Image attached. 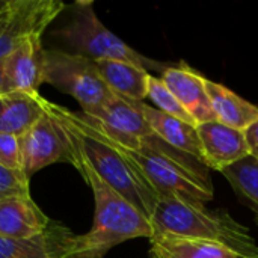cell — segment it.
I'll return each instance as SVG.
<instances>
[{"label": "cell", "mask_w": 258, "mask_h": 258, "mask_svg": "<svg viewBox=\"0 0 258 258\" xmlns=\"http://www.w3.org/2000/svg\"><path fill=\"white\" fill-rule=\"evenodd\" d=\"M82 116L103 136L125 148L135 150L141 145L142 139L154 136L139 107V101L116 94H113L104 106L92 115L82 113Z\"/></svg>", "instance_id": "obj_9"}, {"label": "cell", "mask_w": 258, "mask_h": 258, "mask_svg": "<svg viewBox=\"0 0 258 258\" xmlns=\"http://www.w3.org/2000/svg\"><path fill=\"white\" fill-rule=\"evenodd\" d=\"M42 83L71 95L85 115L101 109L113 95L103 82L97 62L59 48H44Z\"/></svg>", "instance_id": "obj_6"}, {"label": "cell", "mask_w": 258, "mask_h": 258, "mask_svg": "<svg viewBox=\"0 0 258 258\" xmlns=\"http://www.w3.org/2000/svg\"><path fill=\"white\" fill-rule=\"evenodd\" d=\"M29 177L23 171H15L0 163V201L9 198H30Z\"/></svg>", "instance_id": "obj_22"}, {"label": "cell", "mask_w": 258, "mask_h": 258, "mask_svg": "<svg viewBox=\"0 0 258 258\" xmlns=\"http://www.w3.org/2000/svg\"><path fill=\"white\" fill-rule=\"evenodd\" d=\"M154 234L204 240L230 249L237 258H258V243L248 227L225 210H210L172 197H159L150 216Z\"/></svg>", "instance_id": "obj_4"}, {"label": "cell", "mask_w": 258, "mask_h": 258, "mask_svg": "<svg viewBox=\"0 0 258 258\" xmlns=\"http://www.w3.org/2000/svg\"><path fill=\"white\" fill-rule=\"evenodd\" d=\"M147 98H150L154 103L157 110H160V112H163V113H166L169 116H174L177 119H181V121L197 127V124L192 119V116L186 112V109L175 98V95L168 89V86L162 82L160 77H156L153 74L150 76Z\"/></svg>", "instance_id": "obj_21"}, {"label": "cell", "mask_w": 258, "mask_h": 258, "mask_svg": "<svg viewBox=\"0 0 258 258\" xmlns=\"http://www.w3.org/2000/svg\"><path fill=\"white\" fill-rule=\"evenodd\" d=\"M63 8L59 0H5L0 8V62L27 38L42 35Z\"/></svg>", "instance_id": "obj_7"}, {"label": "cell", "mask_w": 258, "mask_h": 258, "mask_svg": "<svg viewBox=\"0 0 258 258\" xmlns=\"http://www.w3.org/2000/svg\"><path fill=\"white\" fill-rule=\"evenodd\" d=\"M20 148L23 172L29 178L53 163L74 165V150L70 136L47 107L39 119L20 138Z\"/></svg>", "instance_id": "obj_8"}, {"label": "cell", "mask_w": 258, "mask_h": 258, "mask_svg": "<svg viewBox=\"0 0 258 258\" xmlns=\"http://www.w3.org/2000/svg\"><path fill=\"white\" fill-rule=\"evenodd\" d=\"M41 36L35 35L27 38L3 60L6 92L39 94L44 54Z\"/></svg>", "instance_id": "obj_12"}, {"label": "cell", "mask_w": 258, "mask_h": 258, "mask_svg": "<svg viewBox=\"0 0 258 258\" xmlns=\"http://www.w3.org/2000/svg\"><path fill=\"white\" fill-rule=\"evenodd\" d=\"M95 132L101 135L98 130ZM103 138L107 139L106 136ZM107 141L139 166L159 197H172L195 206H206V203L213 200V184L209 177L210 169L201 160L169 147L156 135L142 139L141 145L135 150L125 148L110 139Z\"/></svg>", "instance_id": "obj_3"}, {"label": "cell", "mask_w": 258, "mask_h": 258, "mask_svg": "<svg viewBox=\"0 0 258 258\" xmlns=\"http://www.w3.org/2000/svg\"><path fill=\"white\" fill-rule=\"evenodd\" d=\"M0 94H6V89H5V71H3V62H0Z\"/></svg>", "instance_id": "obj_25"}, {"label": "cell", "mask_w": 258, "mask_h": 258, "mask_svg": "<svg viewBox=\"0 0 258 258\" xmlns=\"http://www.w3.org/2000/svg\"><path fill=\"white\" fill-rule=\"evenodd\" d=\"M151 258H237L230 249L172 234H153L150 239Z\"/></svg>", "instance_id": "obj_19"}, {"label": "cell", "mask_w": 258, "mask_h": 258, "mask_svg": "<svg viewBox=\"0 0 258 258\" xmlns=\"http://www.w3.org/2000/svg\"><path fill=\"white\" fill-rule=\"evenodd\" d=\"M73 12L67 24L56 32V35L70 48V53L88 57L94 62L98 60H121L151 71L163 73L169 63L150 59L121 38L110 32L94 11V2L80 0L71 6Z\"/></svg>", "instance_id": "obj_5"}, {"label": "cell", "mask_w": 258, "mask_h": 258, "mask_svg": "<svg viewBox=\"0 0 258 258\" xmlns=\"http://www.w3.org/2000/svg\"><path fill=\"white\" fill-rule=\"evenodd\" d=\"M71 145L74 150L73 166L91 187L95 212L94 224L88 233L80 236L71 234L67 258H103L109 249L130 239H151L154 231L150 219L104 183L79 153L76 145L73 142Z\"/></svg>", "instance_id": "obj_1"}, {"label": "cell", "mask_w": 258, "mask_h": 258, "mask_svg": "<svg viewBox=\"0 0 258 258\" xmlns=\"http://www.w3.org/2000/svg\"><path fill=\"white\" fill-rule=\"evenodd\" d=\"M0 163L9 169L23 171L20 138L8 133H0Z\"/></svg>", "instance_id": "obj_23"}, {"label": "cell", "mask_w": 258, "mask_h": 258, "mask_svg": "<svg viewBox=\"0 0 258 258\" xmlns=\"http://www.w3.org/2000/svg\"><path fill=\"white\" fill-rule=\"evenodd\" d=\"M51 221L32 198H9L0 201V237L29 239L44 234Z\"/></svg>", "instance_id": "obj_13"}, {"label": "cell", "mask_w": 258, "mask_h": 258, "mask_svg": "<svg viewBox=\"0 0 258 258\" xmlns=\"http://www.w3.org/2000/svg\"><path fill=\"white\" fill-rule=\"evenodd\" d=\"M203 160L209 169L224 171L249 156V148L242 130L224 125L219 121H210L197 125Z\"/></svg>", "instance_id": "obj_10"}, {"label": "cell", "mask_w": 258, "mask_h": 258, "mask_svg": "<svg viewBox=\"0 0 258 258\" xmlns=\"http://www.w3.org/2000/svg\"><path fill=\"white\" fill-rule=\"evenodd\" d=\"M160 79L192 116L197 125L216 121L207 97L204 76L181 60L178 63L169 65L162 73Z\"/></svg>", "instance_id": "obj_11"}, {"label": "cell", "mask_w": 258, "mask_h": 258, "mask_svg": "<svg viewBox=\"0 0 258 258\" xmlns=\"http://www.w3.org/2000/svg\"><path fill=\"white\" fill-rule=\"evenodd\" d=\"M243 133H245V139L249 148V156H252L258 160V119L254 121L246 130H243Z\"/></svg>", "instance_id": "obj_24"}, {"label": "cell", "mask_w": 258, "mask_h": 258, "mask_svg": "<svg viewBox=\"0 0 258 258\" xmlns=\"http://www.w3.org/2000/svg\"><path fill=\"white\" fill-rule=\"evenodd\" d=\"M45 107L65 127L71 142L97 175L150 219L159 195L139 166L125 153L98 135L82 113L71 112L48 100Z\"/></svg>", "instance_id": "obj_2"}, {"label": "cell", "mask_w": 258, "mask_h": 258, "mask_svg": "<svg viewBox=\"0 0 258 258\" xmlns=\"http://www.w3.org/2000/svg\"><path fill=\"white\" fill-rule=\"evenodd\" d=\"M139 107H141L148 125L151 127L153 133L160 141H163L169 147H172L181 153H186L204 163L197 127H194L181 119H177L174 116H169V115L157 110L156 107L145 104L144 101H139Z\"/></svg>", "instance_id": "obj_14"}, {"label": "cell", "mask_w": 258, "mask_h": 258, "mask_svg": "<svg viewBox=\"0 0 258 258\" xmlns=\"http://www.w3.org/2000/svg\"><path fill=\"white\" fill-rule=\"evenodd\" d=\"M206 91L216 121L224 125L243 132L258 119V106L233 92L225 85L206 79Z\"/></svg>", "instance_id": "obj_17"}, {"label": "cell", "mask_w": 258, "mask_h": 258, "mask_svg": "<svg viewBox=\"0 0 258 258\" xmlns=\"http://www.w3.org/2000/svg\"><path fill=\"white\" fill-rule=\"evenodd\" d=\"M221 174L227 178L236 195L254 212L258 224V160L252 156L225 168Z\"/></svg>", "instance_id": "obj_20"}, {"label": "cell", "mask_w": 258, "mask_h": 258, "mask_svg": "<svg viewBox=\"0 0 258 258\" xmlns=\"http://www.w3.org/2000/svg\"><path fill=\"white\" fill-rule=\"evenodd\" d=\"M45 98L39 94H0V133L21 138L44 113Z\"/></svg>", "instance_id": "obj_16"}, {"label": "cell", "mask_w": 258, "mask_h": 258, "mask_svg": "<svg viewBox=\"0 0 258 258\" xmlns=\"http://www.w3.org/2000/svg\"><path fill=\"white\" fill-rule=\"evenodd\" d=\"M98 73L106 86L116 95L144 101L148 92L150 73L141 67L121 60H98Z\"/></svg>", "instance_id": "obj_18"}, {"label": "cell", "mask_w": 258, "mask_h": 258, "mask_svg": "<svg viewBox=\"0 0 258 258\" xmlns=\"http://www.w3.org/2000/svg\"><path fill=\"white\" fill-rule=\"evenodd\" d=\"M70 237L71 233L57 225L29 239L0 237V258H67Z\"/></svg>", "instance_id": "obj_15"}]
</instances>
